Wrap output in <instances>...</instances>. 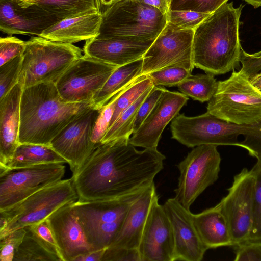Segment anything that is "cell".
Listing matches in <instances>:
<instances>
[{"label":"cell","instance_id":"cell-1","mask_svg":"<svg viewBox=\"0 0 261 261\" xmlns=\"http://www.w3.org/2000/svg\"><path fill=\"white\" fill-rule=\"evenodd\" d=\"M129 138L101 144L72 174L78 201L116 198L154 182L166 157L158 149H136Z\"/></svg>","mask_w":261,"mask_h":261},{"label":"cell","instance_id":"cell-2","mask_svg":"<svg viewBox=\"0 0 261 261\" xmlns=\"http://www.w3.org/2000/svg\"><path fill=\"white\" fill-rule=\"evenodd\" d=\"M93 106L92 101H64L53 82L23 88L20 105L19 143L50 145L67 124Z\"/></svg>","mask_w":261,"mask_h":261},{"label":"cell","instance_id":"cell-3","mask_svg":"<svg viewBox=\"0 0 261 261\" xmlns=\"http://www.w3.org/2000/svg\"><path fill=\"white\" fill-rule=\"evenodd\" d=\"M244 6L225 3L210 14L195 30L194 67L213 75L226 73L239 65L242 46L240 19Z\"/></svg>","mask_w":261,"mask_h":261},{"label":"cell","instance_id":"cell-4","mask_svg":"<svg viewBox=\"0 0 261 261\" xmlns=\"http://www.w3.org/2000/svg\"><path fill=\"white\" fill-rule=\"evenodd\" d=\"M167 23L166 14L136 0H122L102 14L96 38L154 41Z\"/></svg>","mask_w":261,"mask_h":261},{"label":"cell","instance_id":"cell-5","mask_svg":"<svg viewBox=\"0 0 261 261\" xmlns=\"http://www.w3.org/2000/svg\"><path fill=\"white\" fill-rule=\"evenodd\" d=\"M83 50L73 44L32 37L25 41L19 83L23 89L45 82L56 83Z\"/></svg>","mask_w":261,"mask_h":261},{"label":"cell","instance_id":"cell-6","mask_svg":"<svg viewBox=\"0 0 261 261\" xmlns=\"http://www.w3.org/2000/svg\"><path fill=\"white\" fill-rule=\"evenodd\" d=\"M146 189L113 199L72 203L87 240L94 250L111 245L129 207Z\"/></svg>","mask_w":261,"mask_h":261},{"label":"cell","instance_id":"cell-7","mask_svg":"<svg viewBox=\"0 0 261 261\" xmlns=\"http://www.w3.org/2000/svg\"><path fill=\"white\" fill-rule=\"evenodd\" d=\"M207 112L239 125H255L261 121V92L240 71H233L228 79L218 81Z\"/></svg>","mask_w":261,"mask_h":261},{"label":"cell","instance_id":"cell-8","mask_svg":"<svg viewBox=\"0 0 261 261\" xmlns=\"http://www.w3.org/2000/svg\"><path fill=\"white\" fill-rule=\"evenodd\" d=\"M77 200L71 178L45 187L13 207L0 212V238L37 223L60 207Z\"/></svg>","mask_w":261,"mask_h":261},{"label":"cell","instance_id":"cell-9","mask_svg":"<svg viewBox=\"0 0 261 261\" xmlns=\"http://www.w3.org/2000/svg\"><path fill=\"white\" fill-rule=\"evenodd\" d=\"M221 157L215 145L196 146L178 165L180 175L174 198L190 210L197 198L218 178Z\"/></svg>","mask_w":261,"mask_h":261},{"label":"cell","instance_id":"cell-10","mask_svg":"<svg viewBox=\"0 0 261 261\" xmlns=\"http://www.w3.org/2000/svg\"><path fill=\"white\" fill-rule=\"evenodd\" d=\"M170 128L171 138L187 147L206 144L241 147L238 138L246 133L247 126L228 122L206 112L194 117L179 114Z\"/></svg>","mask_w":261,"mask_h":261},{"label":"cell","instance_id":"cell-11","mask_svg":"<svg viewBox=\"0 0 261 261\" xmlns=\"http://www.w3.org/2000/svg\"><path fill=\"white\" fill-rule=\"evenodd\" d=\"M63 164L50 163L16 169L0 168V212L8 210L27 198L61 180Z\"/></svg>","mask_w":261,"mask_h":261},{"label":"cell","instance_id":"cell-12","mask_svg":"<svg viewBox=\"0 0 261 261\" xmlns=\"http://www.w3.org/2000/svg\"><path fill=\"white\" fill-rule=\"evenodd\" d=\"M194 30L181 29L170 22L155 39L143 57L142 75L169 66L185 68L191 72Z\"/></svg>","mask_w":261,"mask_h":261},{"label":"cell","instance_id":"cell-13","mask_svg":"<svg viewBox=\"0 0 261 261\" xmlns=\"http://www.w3.org/2000/svg\"><path fill=\"white\" fill-rule=\"evenodd\" d=\"M117 67L83 55L55 84L60 96L67 102L92 101Z\"/></svg>","mask_w":261,"mask_h":261},{"label":"cell","instance_id":"cell-14","mask_svg":"<svg viewBox=\"0 0 261 261\" xmlns=\"http://www.w3.org/2000/svg\"><path fill=\"white\" fill-rule=\"evenodd\" d=\"M255 178L244 168L234 177L227 195L217 204L229 229L232 246L248 239L253 223Z\"/></svg>","mask_w":261,"mask_h":261},{"label":"cell","instance_id":"cell-15","mask_svg":"<svg viewBox=\"0 0 261 261\" xmlns=\"http://www.w3.org/2000/svg\"><path fill=\"white\" fill-rule=\"evenodd\" d=\"M101 110L94 106L87 110L67 124L50 144L67 161L73 174L98 146L91 138Z\"/></svg>","mask_w":261,"mask_h":261},{"label":"cell","instance_id":"cell-16","mask_svg":"<svg viewBox=\"0 0 261 261\" xmlns=\"http://www.w3.org/2000/svg\"><path fill=\"white\" fill-rule=\"evenodd\" d=\"M138 250L141 261H175L171 224L159 199L150 210Z\"/></svg>","mask_w":261,"mask_h":261},{"label":"cell","instance_id":"cell-17","mask_svg":"<svg viewBox=\"0 0 261 261\" xmlns=\"http://www.w3.org/2000/svg\"><path fill=\"white\" fill-rule=\"evenodd\" d=\"M189 98L181 92L164 89L155 106L129 142L135 147L157 149L162 133L168 123L179 114Z\"/></svg>","mask_w":261,"mask_h":261},{"label":"cell","instance_id":"cell-18","mask_svg":"<svg viewBox=\"0 0 261 261\" xmlns=\"http://www.w3.org/2000/svg\"><path fill=\"white\" fill-rule=\"evenodd\" d=\"M163 205L172 228L175 260H202L208 249L197 231L193 214L174 197L168 199Z\"/></svg>","mask_w":261,"mask_h":261},{"label":"cell","instance_id":"cell-19","mask_svg":"<svg viewBox=\"0 0 261 261\" xmlns=\"http://www.w3.org/2000/svg\"><path fill=\"white\" fill-rule=\"evenodd\" d=\"M73 203L60 207L47 218L63 261H73L94 250L87 240Z\"/></svg>","mask_w":261,"mask_h":261},{"label":"cell","instance_id":"cell-20","mask_svg":"<svg viewBox=\"0 0 261 261\" xmlns=\"http://www.w3.org/2000/svg\"><path fill=\"white\" fill-rule=\"evenodd\" d=\"M59 21L35 4L22 7L16 0H0V29L9 35L39 36L44 30Z\"/></svg>","mask_w":261,"mask_h":261},{"label":"cell","instance_id":"cell-21","mask_svg":"<svg viewBox=\"0 0 261 261\" xmlns=\"http://www.w3.org/2000/svg\"><path fill=\"white\" fill-rule=\"evenodd\" d=\"M154 41L93 38L85 41L84 55L116 66L142 59Z\"/></svg>","mask_w":261,"mask_h":261},{"label":"cell","instance_id":"cell-22","mask_svg":"<svg viewBox=\"0 0 261 261\" xmlns=\"http://www.w3.org/2000/svg\"><path fill=\"white\" fill-rule=\"evenodd\" d=\"M158 199L153 182L130 206L119 232L109 247L138 249L149 213Z\"/></svg>","mask_w":261,"mask_h":261},{"label":"cell","instance_id":"cell-23","mask_svg":"<svg viewBox=\"0 0 261 261\" xmlns=\"http://www.w3.org/2000/svg\"><path fill=\"white\" fill-rule=\"evenodd\" d=\"M23 90L19 82L0 100V166L12 158L19 144L20 105Z\"/></svg>","mask_w":261,"mask_h":261},{"label":"cell","instance_id":"cell-24","mask_svg":"<svg viewBox=\"0 0 261 261\" xmlns=\"http://www.w3.org/2000/svg\"><path fill=\"white\" fill-rule=\"evenodd\" d=\"M102 21L99 12L61 20L40 35L48 40L73 44L97 37Z\"/></svg>","mask_w":261,"mask_h":261},{"label":"cell","instance_id":"cell-25","mask_svg":"<svg viewBox=\"0 0 261 261\" xmlns=\"http://www.w3.org/2000/svg\"><path fill=\"white\" fill-rule=\"evenodd\" d=\"M193 219L200 239L208 249L232 246L227 222L217 204L198 214H193Z\"/></svg>","mask_w":261,"mask_h":261},{"label":"cell","instance_id":"cell-26","mask_svg":"<svg viewBox=\"0 0 261 261\" xmlns=\"http://www.w3.org/2000/svg\"><path fill=\"white\" fill-rule=\"evenodd\" d=\"M143 58L117 67L101 89L94 96L93 106L101 108L115 95L141 75Z\"/></svg>","mask_w":261,"mask_h":261},{"label":"cell","instance_id":"cell-27","mask_svg":"<svg viewBox=\"0 0 261 261\" xmlns=\"http://www.w3.org/2000/svg\"><path fill=\"white\" fill-rule=\"evenodd\" d=\"M67 163L50 145L21 143L17 146L11 160L1 168L16 169L36 165Z\"/></svg>","mask_w":261,"mask_h":261},{"label":"cell","instance_id":"cell-28","mask_svg":"<svg viewBox=\"0 0 261 261\" xmlns=\"http://www.w3.org/2000/svg\"><path fill=\"white\" fill-rule=\"evenodd\" d=\"M15 252L13 261H63L58 249L43 240L31 227Z\"/></svg>","mask_w":261,"mask_h":261},{"label":"cell","instance_id":"cell-29","mask_svg":"<svg viewBox=\"0 0 261 261\" xmlns=\"http://www.w3.org/2000/svg\"><path fill=\"white\" fill-rule=\"evenodd\" d=\"M33 4L60 20L88 13L99 12L98 0H38Z\"/></svg>","mask_w":261,"mask_h":261},{"label":"cell","instance_id":"cell-30","mask_svg":"<svg viewBox=\"0 0 261 261\" xmlns=\"http://www.w3.org/2000/svg\"><path fill=\"white\" fill-rule=\"evenodd\" d=\"M218 81L211 73L190 75L177 87L187 96L201 102L208 101L215 94Z\"/></svg>","mask_w":261,"mask_h":261},{"label":"cell","instance_id":"cell-31","mask_svg":"<svg viewBox=\"0 0 261 261\" xmlns=\"http://www.w3.org/2000/svg\"><path fill=\"white\" fill-rule=\"evenodd\" d=\"M153 85L148 75H141L118 92L108 128L124 111Z\"/></svg>","mask_w":261,"mask_h":261},{"label":"cell","instance_id":"cell-32","mask_svg":"<svg viewBox=\"0 0 261 261\" xmlns=\"http://www.w3.org/2000/svg\"><path fill=\"white\" fill-rule=\"evenodd\" d=\"M153 86L124 111L107 129L101 140V144L121 138H130V136L133 134L134 123L138 111Z\"/></svg>","mask_w":261,"mask_h":261},{"label":"cell","instance_id":"cell-33","mask_svg":"<svg viewBox=\"0 0 261 261\" xmlns=\"http://www.w3.org/2000/svg\"><path fill=\"white\" fill-rule=\"evenodd\" d=\"M251 170L254 176L255 184L253 223L252 229L247 240L261 241V162L257 161Z\"/></svg>","mask_w":261,"mask_h":261},{"label":"cell","instance_id":"cell-34","mask_svg":"<svg viewBox=\"0 0 261 261\" xmlns=\"http://www.w3.org/2000/svg\"><path fill=\"white\" fill-rule=\"evenodd\" d=\"M22 59L19 55L0 66V100L18 83Z\"/></svg>","mask_w":261,"mask_h":261},{"label":"cell","instance_id":"cell-35","mask_svg":"<svg viewBox=\"0 0 261 261\" xmlns=\"http://www.w3.org/2000/svg\"><path fill=\"white\" fill-rule=\"evenodd\" d=\"M191 71L181 67L169 66L152 72L147 75L155 86H178L191 74Z\"/></svg>","mask_w":261,"mask_h":261},{"label":"cell","instance_id":"cell-36","mask_svg":"<svg viewBox=\"0 0 261 261\" xmlns=\"http://www.w3.org/2000/svg\"><path fill=\"white\" fill-rule=\"evenodd\" d=\"M210 14L186 10H171L167 20L181 29L195 30Z\"/></svg>","mask_w":261,"mask_h":261},{"label":"cell","instance_id":"cell-37","mask_svg":"<svg viewBox=\"0 0 261 261\" xmlns=\"http://www.w3.org/2000/svg\"><path fill=\"white\" fill-rule=\"evenodd\" d=\"M228 0H171L169 10L211 14Z\"/></svg>","mask_w":261,"mask_h":261},{"label":"cell","instance_id":"cell-38","mask_svg":"<svg viewBox=\"0 0 261 261\" xmlns=\"http://www.w3.org/2000/svg\"><path fill=\"white\" fill-rule=\"evenodd\" d=\"M117 97V93L101 108L91 138L92 141L97 146L101 144V140L108 128L114 110Z\"/></svg>","mask_w":261,"mask_h":261},{"label":"cell","instance_id":"cell-39","mask_svg":"<svg viewBox=\"0 0 261 261\" xmlns=\"http://www.w3.org/2000/svg\"><path fill=\"white\" fill-rule=\"evenodd\" d=\"M25 233L21 228L0 238L1 261H13L15 251L21 243Z\"/></svg>","mask_w":261,"mask_h":261},{"label":"cell","instance_id":"cell-40","mask_svg":"<svg viewBox=\"0 0 261 261\" xmlns=\"http://www.w3.org/2000/svg\"><path fill=\"white\" fill-rule=\"evenodd\" d=\"M25 48V41L9 35L0 39V66L8 61L23 55Z\"/></svg>","mask_w":261,"mask_h":261},{"label":"cell","instance_id":"cell-41","mask_svg":"<svg viewBox=\"0 0 261 261\" xmlns=\"http://www.w3.org/2000/svg\"><path fill=\"white\" fill-rule=\"evenodd\" d=\"M245 139L240 141L241 147L246 149L249 154L261 162V121L253 125H248Z\"/></svg>","mask_w":261,"mask_h":261},{"label":"cell","instance_id":"cell-42","mask_svg":"<svg viewBox=\"0 0 261 261\" xmlns=\"http://www.w3.org/2000/svg\"><path fill=\"white\" fill-rule=\"evenodd\" d=\"M164 88L154 85L140 106L134 123L133 133L136 132L152 110L160 98Z\"/></svg>","mask_w":261,"mask_h":261},{"label":"cell","instance_id":"cell-43","mask_svg":"<svg viewBox=\"0 0 261 261\" xmlns=\"http://www.w3.org/2000/svg\"><path fill=\"white\" fill-rule=\"evenodd\" d=\"M233 247L235 261H261V241L247 240Z\"/></svg>","mask_w":261,"mask_h":261},{"label":"cell","instance_id":"cell-44","mask_svg":"<svg viewBox=\"0 0 261 261\" xmlns=\"http://www.w3.org/2000/svg\"><path fill=\"white\" fill-rule=\"evenodd\" d=\"M240 62L242 64L240 71L250 79L261 71V51L251 54L242 48Z\"/></svg>","mask_w":261,"mask_h":261},{"label":"cell","instance_id":"cell-45","mask_svg":"<svg viewBox=\"0 0 261 261\" xmlns=\"http://www.w3.org/2000/svg\"><path fill=\"white\" fill-rule=\"evenodd\" d=\"M102 261H141L138 249L108 247Z\"/></svg>","mask_w":261,"mask_h":261},{"label":"cell","instance_id":"cell-46","mask_svg":"<svg viewBox=\"0 0 261 261\" xmlns=\"http://www.w3.org/2000/svg\"><path fill=\"white\" fill-rule=\"evenodd\" d=\"M30 226L33 230L43 240L58 249L53 233L47 218L37 223Z\"/></svg>","mask_w":261,"mask_h":261},{"label":"cell","instance_id":"cell-47","mask_svg":"<svg viewBox=\"0 0 261 261\" xmlns=\"http://www.w3.org/2000/svg\"><path fill=\"white\" fill-rule=\"evenodd\" d=\"M106 249L90 251L79 256L73 261H102Z\"/></svg>","mask_w":261,"mask_h":261},{"label":"cell","instance_id":"cell-48","mask_svg":"<svg viewBox=\"0 0 261 261\" xmlns=\"http://www.w3.org/2000/svg\"><path fill=\"white\" fill-rule=\"evenodd\" d=\"M139 2L154 7L163 13L169 11L171 0H136Z\"/></svg>","mask_w":261,"mask_h":261},{"label":"cell","instance_id":"cell-49","mask_svg":"<svg viewBox=\"0 0 261 261\" xmlns=\"http://www.w3.org/2000/svg\"><path fill=\"white\" fill-rule=\"evenodd\" d=\"M122 0H98L99 12L102 14L107 9L115 3Z\"/></svg>","mask_w":261,"mask_h":261},{"label":"cell","instance_id":"cell-50","mask_svg":"<svg viewBox=\"0 0 261 261\" xmlns=\"http://www.w3.org/2000/svg\"><path fill=\"white\" fill-rule=\"evenodd\" d=\"M249 80L251 83L261 92V71Z\"/></svg>","mask_w":261,"mask_h":261},{"label":"cell","instance_id":"cell-51","mask_svg":"<svg viewBox=\"0 0 261 261\" xmlns=\"http://www.w3.org/2000/svg\"><path fill=\"white\" fill-rule=\"evenodd\" d=\"M19 4L22 7H27L38 0H16Z\"/></svg>","mask_w":261,"mask_h":261},{"label":"cell","instance_id":"cell-52","mask_svg":"<svg viewBox=\"0 0 261 261\" xmlns=\"http://www.w3.org/2000/svg\"><path fill=\"white\" fill-rule=\"evenodd\" d=\"M248 4L256 8L261 6V0H244Z\"/></svg>","mask_w":261,"mask_h":261}]
</instances>
